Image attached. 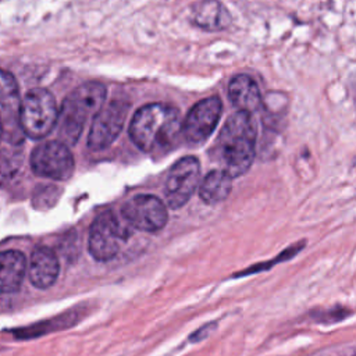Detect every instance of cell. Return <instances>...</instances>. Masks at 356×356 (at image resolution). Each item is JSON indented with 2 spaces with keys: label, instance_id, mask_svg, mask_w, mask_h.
<instances>
[{
  "label": "cell",
  "instance_id": "cell-17",
  "mask_svg": "<svg viewBox=\"0 0 356 356\" xmlns=\"http://www.w3.org/2000/svg\"><path fill=\"white\" fill-rule=\"evenodd\" d=\"M355 356H356V355H355Z\"/></svg>",
  "mask_w": 356,
  "mask_h": 356
},
{
  "label": "cell",
  "instance_id": "cell-16",
  "mask_svg": "<svg viewBox=\"0 0 356 356\" xmlns=\"http://www.w3.org/2000/svg\"><path fill=\"white\" fill-rule=\"evenodd\" d=\"M232 189V177L224 170L210 171L199 186V196L207 204L225 200Z\"/></svg>",
  "mask_w": 356,
  "mask_h": 356
},
{
  "label": "cell",
  "instance_id": "cell-3",
  "mask_svg": "<svg viewBox=\"0 0 356 356\" xmlns=\"http://www.w3.org/2000/svg\"><path fill=\"white\" fill-rule=\"evenodd\" d=\"M106 100V86L86 82L75 88L65 99L58 117V136L63 143L75 145L89 117H95Z\"/></svg>",
  "mask_w": 356,
  "mask_h": 356
},
{
  "label": "cell",
  "instance_id": "cell-5",
  "mask_svg": "<svg viewBox=\"0 0 356 356\" xmlns=\"http://www.w3.org/2000/svg\"><path fill=\"white\" fill-rule=\"evenodd\" d=\"M32 171L44 178L65 181L74 172V157L61 140H50L36 146L31 154Z\"/></svg>",
  "mask_w": 356,
  "mask_h": 356
},
{
  "label": "cell",
  "instance_id": "cell-9",
  "mask_svg": "<svg viewBox=\"0 0 356 356\" xmlns=\"http://www.w3.org/2000/svg\"><path fill=\"white\" fill-rule=\"evenodd\" d=\"M0 108H1V136L10 145H21L24 131L21 125L22 102L19 99L15 78L6 70L1 71L0 83Z\"/></svg>",
  "mask_w": 356,
  "mask_h": 356
},
{
  "label": "cell",
  "instance_id": "cell-7",
  "mask_svg": "<svg viewBox=\"0 0 356 356\" xmlns=\"http://www.w3.org/2000/svg\"><path fill=\"white\" fill-rule=\"evenodd\" d=\"M200 181V163L195 156L179 159L171 168L164 185V200L171 209L182 207Z\"/></svg>",
  "mask_w": 356,
  "mask_h": 356
},
{
  "label": "cell",
  "instance_id": "cell-13",
  "mask_svg": "<svg viewBox=\"0 0 356 356\" xmlns=\"http://www.w3.org/2000/svg\"><path fill=\"white\" fill-rule=\"evenodd\" d=\"M228 97L238 111L253 113L261 103L257 83L246 74L235 75L228 85Z\"/></svg>",
  "mask_w": 356,
  "mask_h": 356
},
{
  "label": "cell",
  "instance_id": "cell-2",
  "mask_svg": "<svg viewBox=\"0 0 356 356\" xmlns=\"http://www.w3.org/2000/svg\"><path fill=\"white\" fill-rule=\"evenodd\" d=\"M257 129L250 113L236 111L225 121L217 139V157L221 170L232 178L245 174L256 154Z\"/></svg>",
  "mask_w": 356,
  "mask_h": 356
},
{
  "label": "cell",
  "instance_id": "cell-10",
  "mask_svg": "<svg viewBox=\"0 0 356 356\" xmlns=\"http://www.w3.org/2000/svg\"><path fill=\"white\" fill-rule=\"evenodd\" d=\"M128 113V104L114 100L93 117L88 135V147L97 152L108 147L120 135Z\"/></svg>",
  "mask_w": 356,
  "mask_h": 356
},
{
  "label": "cell",
  "instance_id": "cell-12",
  "mask_svg": "<svg viewBox=\"0 0 356 356\" xmlns=\"http://www.w3.org/2000/svg\"><path fill=\"white\" fill-rule=\"evenodd\" d=\"M60 271V263L56 253L47 246H38L29 259L28 274L31 282L39 288L46 289L51 286Z\"/></svg>",
  "mask_w": 356,
  "mask_h": 356
},
{
  "label": "cell",
  "instance_id": "cell-14",
  "mask_svg": "<svg viewBox=\"0 0 356 356\" xmlns=\"http://www.w3.org/2000/svg\"><path fill=\"white\" fill-rule=\"evenodd\" d=\"M26 259L19 250H4L0 256V289L3 293L17 292L24 281Z\"/></svg>",
  "mask_w": 356,
  "mask_h": 356
},
{
  "label": "cell",
  "instance_id": "cell-8",
  "mask_svg": "<svg viewBox=\"0 0 356 356\" xmlns=\"http://www.w3.org/2000/svg\"><path fill=\"white\" fill-rule=\"evenodd\" d=\"M121 216L128 225L145 232L161 229L168 220L165 203L153 195H136L128 199L121 207Z\"/></svg>",
  "mask_w": 356,
  "mask_h": 356
},
{
  "label": "cell",
  "instance_id": "cell-1",
  "mask_svg": "<svg viewBox=\"0 0 356 356\" xmlns=\"http://www.w3.org/2000/svg\"><path fill=\"white\" fill-rule=\"evenodd\" d=\"M182 127L178 108L164 103H150L134 114L129 136L146 153L165 152L175 145Z\"/></svg>",
  "mask_w": 356,
  "mask_h": 356
},
{
  "label": "cell",
  "instance_id": "cell-11",
  "mask_svg": "<svg viewBox=\"0 0 356 356\" xmlns=\"http://www.w3.org/2000/svg\"><path fill=\"white\" fill-rule=\"evenodd\" d=\"M222 104L218 96H211L197 102L184 120L182 132L192 143L204 142L218 124Z\"/></svg>",
  "mask_w": 356,
  "mask_h": 356
},
{
  "label": "cell",
  "instance_id": "cell-6",
  "mask_svg": "<svg viewBox=\"0 0 356 356\" xmlns=\"http://www.w3.org/2000/svg\"><path fill=\"white\" fill-rule=\"evenodd\" d=\"M125 239V231L115 214L110 210L100 213L89 228L88 249L97 261H108L115 257L121 242Z\"/></svg>",
  "mask_w": 356,
  "mask_h": 356
},
{
  "label": "cell",
  "instance_id": "cell-15",
  "mask_svg": "<svg viewBox=\"0 0 356 356\" xmlns=\"http://www.w3.org/2000/svg\"><path fill=\"white\" fill-rule=\"evenodd\" d=\"M192 21L207 31H221L231 24L228 10L218 0H200L191 13Z\"/></svg>",
  "mask_w": 356,
  "mask_h": 356
},
{
  "label": "cell",
  "instance_id": "cell-4",
  "mask_svg": "<svg viewBox=\"0 0 356 356\" xmlns=\"http://www.w3.org/2000/svg\"><path fill=\"white\" fill-rule=\"evenodd\" d=\"M58 117L56 99L47 89H32L22 99L21 125L26 136L32 139L47 136L58 122Z\"/></svg>",
  "mask_w": 356,
  "mask_h": 356
}]
</instances>
